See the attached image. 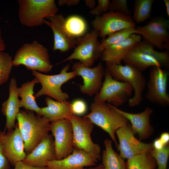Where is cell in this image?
Wrapping results in <instances>:
<instances>
[{
	"label": "cell",
	"mask_w": 169,
	"mask_h": 169,
	"mask_svg": "<svg viewBox=\"0 0 169 169\" xmlns=\"http://www.w3.org/2000/svg\"><path fill=\"white\" fill-rule=\"evenodd\" d=\"M16 119L27 155L49 134L50 121L44 116L35 115L33 111L25 110L20 111Z\"/></svg>",
	"instance_id": "1"
},
{
	"label": "cell",
	"mask_w": 169,
	"mask_h": 169,
	"mask_svg": "<svg viewBox=\"0 0 169 169\" xmlns=\"http://www.w3.org/2000/svg\"><path fill=\"white\" fill-rule=\"evenodd\" d=\"M13 65H24L28 70L45 73L50 72L53 65L47 49L36 40L23 44L13 59Z\"/></svg>",
	"instance_id": "2"
},
{
	"label": "cell",
	"mask_w": 169,
	"mask_h": 169,
	"mask_svg": "<svg viewBox=\"0 0 169 169\" xmlns=\"http://www.w3.org/2000/svg\"><path fill=\"white\" fill-rule=\"evenodd\" d=\"M90 110V112L84 117L107 133L117 147L115 131L127 124L128 120L117 111L115 106L106 102H94L91 105Z\"/></svg>",
	"instance_id": "3"
},
{
	"label": "cell",
	"mask_w": 169,
	"mask_h": 169,
	"mask_svg": "<svg viewBox=\"0 0 169 169\" xmlns=\"http://www.w3.org/2000/svg\"><path fill=\"white\" fill-rule=\"evenodd\" d=\"M18 17L20 23L29 27L40 26L45 18L57 14L54 0H18Z\"/></svg>",
	"instance_id": "4"
},
{
	"label": "cell",
	"mask_w": 169,
	"mask_h": 169,
	"mask_svg": "<svg viewBox=\"0 0 169 169\" xmlns=\"http://www.w3.org/2000/svg\"><path fill=\"white\" fill-rule=\"evenodd\" d=\"M106 63V69L113 78L116 80L130 84L134 91L133 97L128 100L130 107L139 105L142 100V95L146 85V81L141 71L129 64L122 65Z\"/></svg>",
	"instance_id": "5"
},
{
	"label": "cell",
	"mask_w": 169,
	"mask_h": 169,
	"mask_svg": "<svg viewBox=\"0 0 169 169\" xmlns=\"http://www.w3.org/2000/svg\"><path fill=\"white\" fill-rule=\"evenodd\" d=\"M70 66L69 64H66L60 73L55 75L45 74L37 71H32L33 74L38 79L41 85V89L34 95L35 98L46 95L59 102L67 101L69 96L63 92L61 86L64 83L77 76L74 71L68 72Z\"/></svg>",
	"instance_id": "6"
},
{
	"label": "cell",
	"mask_w": 169,
	"mask_h": 169,
	"mask_svg": "<svg viewBox=\"0 0 169 169\" xmlns=\"http://www.w3.org/2000/svg\"><path fill=\"white\" fill-rule=\"evenodd\" d=\"M104 80L101 88L94 98V102H104L108 101L116 107L124 104L131 98L133 89L127 82L114 79L105 69Z\"/></svg>",
	"instance_id": "7"
},
{
	"label": "cell",
	"mask_w": 169,
	"mask_h": 169,
	"mask_svg": "<svg viewBox=\"0 0 169 169\" xmlns=\"http://www.w3.org/2000/svg\"><path fill=\"white\" fill-rule=\"evenodd\" d=\"M68 119L72 126L74 148L83 150L100 160L101 157L100 147L92 141L91 136L94 124L87 118L73 115Z\"/></svg>",
	"instance_id": "8"
},
{
	"label": "cell",
	"mask_w": 169,
	"mask_h": 169,
	"mask_svg": "<svg viewBox=\"0 0 169 169\" xmlns=\"http://www.w3.org/2000/svg\"><path fill=\"white\" fill-rule=\"evenodd\" d=\"M99 32L94 29L76 39L73 53L59 64L68 60L77 59L85 65L91 67L101 56L103 50L98 40Z\"/></svg>",
	"instance_id": "9"
},
{
	"label": "cell",
	"mask_w": 169,
	"mask_h": 169,
	"mask_svg": "<svg viewBox=\"0 0 169 169\" xmlns=\"http://www.w3.org/2000/svg\"><path fill=\"white\" fill-rule=\"evenodd\" d=\"M136 34L159 49H169V20L162 16L152 18L143 26L136 27Z\"/></svg>",
	"instance_id": "10"
},
{
	"label": "cell",
	"mask_w": 169,
	"mask_h": 169,
	"mask_svg": "<svg viewBox=\"0 0 169 169\" xmlns=\"http://www.w3.org/2000/svg\"><path fill=\"white\" fill-rule=\"evenodd\" d=\"M91 24L94 29L99 33L103 38L122 29L136 27L132 18L119 12L109 11L99 16H96Z\"/></svg>",
	"instance_id": "11"
},
{
	"label": "cell",
	"mask_w": 169,
	"mask_h": 169,
	"mask_svg": "<svg viewBox=\"0 0 169 169\" xmlns=\"http://www.w3.org/2000/svg\"><path fill=\"white\" fill-rule=\"evenodd\" d=\"M168 72L161 67H152L147 84L145 98L150 102L162 106L169 105V95L167 91Z\"/></svg>",
	"instance_id": "12"
},
{
	"label": "cell",
	"mask_w": 169,
	"mask_h": 169,
	"mask_svg": "<svg viewBox=\"0 0 169 169\" xmlns=\"http://www.w3.org/2000/svg\"><path fill=\"white\" fill-rule=\"evenodd\" d=\"M50 131L54 137L56 160L64 158L70 154L73 146V128L68 119H63L51 122Z\"/></svg>",
	"instance_id": "13"
},
{
	"label": "cell",
	"mask_w": 169,
	"mask_h": 169,
	"mask_svg": "<svg viewBox=\"0 0 169 169\" xmlns=\"http://www.w3.org/2000/svg\"><path fill=\"white\" fill-rule=\"evenodd\" d=\"M72 69L77 75L83 79V84L79 85L82 93L91 96L99 92L105 73L102 63L100 62L95 67L91 68L80 62H77L73 64Z\"/></svg>",
	"instance_id": "14"
},
{
	"label": "cell",
	"mask_w": 169,
	"mask_h": 169,
	"mask_svg": "<svg viewBox=\"0 0 169 169\" xmlns=\"http://www.w3.org/2000/svg\"><path fill=\"white\" fill-rule=\"evenodd\" d=\"M119 143L117 146L120 155L124 159L149 152L154 149L152 143H146L137 140L134 136L129 123L115 131Z\"/></svg>",
	"instance_id": "15"
},
{
	"label": "cell",
	"mask_w": 169,
	"mask_h": 169,
	"mask_svg": "<svg viewBox=\"0 0 169 169\" xmlns=\"http://www.w3.org/2000/svg\"><path fill=\"white\" fill-rule=\"evenodd\" d=\"M0 141L4 154L12 166L26 157L24 142L17 123L14 129L7 133L5 130L0 131Z\"/></svg>",
	"instance_id": "16"
},
{
	"label": "cell",
	"mask_w": 169,
	"mask_h": 169,
	"mask_svg": "<svg viewBox=\"0 0 169 169\" xmlns=\"http://www.w3.org/2000/svg\"><path fill=\"white\" fill-rule=\"evenodd\" d=\"M45 19L44 23L52 30L54 37V51L59 50L66 52L75 47L76 39L71 35L67 31L65 25V18L61 14H57Z\"/></svg>",
	"instance_id": "17"
},
{
	"label": "cell",
	"mask_w": 169,
	"mask_h": 169,
	"mask_svg": "<svg viewBox=\"0 0 169 169\" xmlns=\"http://www.w3.org/2000/svg\"><path fill=\"white\" fill-rule=\"evenodd\" d=\"M98 160L84 151L75 148L72 153L62 159L48 161L49 169H86L95 166Z\"/></svg>",
	"instance_id": "18"
},
{
	"label": "cell",
	"mask_w": 169,
	"mask_h": 169,
	"mask_svg": "<svg viewBox=\"0 0 169 169\" xmlns=\"http://www.w3.org/2000/svg\"><path fill=\"white\" fill-rule=\"evenodd\" d=\"M56 159L54 139L48 135L22 161L38 167H46L48 161Z\"/></svg>",
	"instance_id": "19"
},
{
	"label": "cell",
	"mask_w": 169,
	"mask_h": 169,
	"mask_svg": "<svg viewBox=\"0 0 169 169\" xmlns=\"http://www.w3.org/2000/svg\"><path fill=\"white\" fill-rule=\"evenodd\" d=\"M18 89L17 79L13 77L9 85L8 98L2 103L1 108L2 113L6 118L4 130L8 131L15 128L17 116L20 111Z\"/></svg>",
	"instance_id": "20"
},
{
	"label": "cell",
	"mask_w": 169,
	"mask_h": 169,
	"mask_svg": "<svg viewBox=\"0 0 169 169\" xmlns=\"http://www.w3.org/2000/svg\"><path fill=\"white\" fill-rule=\"evenodd\" d=\"M141 36L134 34L127 39L105 49L100 58L102 60L110 63L119 64L129 51L141 41Z\"/></svg>",
	"instance_id": "21"
},
{
	"label": "cell",
	"mask_w": 169,
	"mask_h": 169,
	"mask_svg": "<svg viewBox=\"0 0 169 169\" xmlns=\"http://www.w3.org/2000/svg\"><path fill=\"white\" fill-rule=\"evenodd\" d=\"M115 109L130 121L132 132L134 134H137L140 139H147L151 135L153 130L150 124L149 119L153 111L150 108L147 107L143 111L138 114L128 113L116 107Z\"/></svg>",
	"instance_id": "22"
},
{
	"label": "cell",
	"mask_w": 169,
	"mask_h": 169,
	"mask_svg": "<svg viewBox=\"0 0 169 169\" xmlns=\"http://www.w3.org/2000/svg\"><path fill=\"white\" fill-rule=\"evenodd\" d=\"M47 106L41 108V115L50 122L63 119H68L72 114L71 103L67 101L60 102L47 97L45 99Z\"/></svg>",
	"instance_id": "23"
},
{
	"label": "cell",
	"mask_w": 169,
	"mask_h": 169,
	"mask_svg": "<svg viewBox=\"0 0 169 169\" xmlns=\"http://www.w3.org/2000/svg\"><path fill=\"white\" fill-rule=\"evenodd\" d=\"M136 44L129 51L123 60L125 64L135 66L141 71L150 67L161 68L156 59L141 50Z\"/></svg>",
	"instance_id": "24"
},
{
	"label": "cell",
	"mask_w": 169,
	"mask_h": 169,
	"mask_svg": "<svg viewBox=\"0 0 169 169\" xmlns=\"http://www.w3.org/2000/svg\"><path fill=\"white\" fill-rule=\"evenodd\" d=\"M39 83L38 79L35 78L32 80L23 84L18 88L20 108L23 107L25 110L35 112L37 114L41 115V108L38 105L34 95V87L35 84ZM42 116V115H41Z\"/></svg>",
	"instance_id": "25"
},
{
	"label": "cell",
	"mask_w": 169,
	"mask_h": 169,
	"mask_svg": "<svg viewBox=\"0 0 169 169\" xmlns=\"http://www.w3.org/2000/svg\"><path fill=\"white\" fill-rule=\"evenodd\" d=\"M102 160L104 169H126V162L113 149L112 140L106 139L104 142Z\"/></svg>",
	"instance_id": "26"
},
{
	"label": "cell",
	"mask_w": 169,
	"mask_h": 169,
	"mask_svg": "<svg viewBox=\"0 0 169 169\" xmlns=\"http://www.w3.org/2000/svg\"><path fill=\"white\" fill-rule=\"evenodd\" d=\"M65 25L68 33L76 39L84 36L88 29L85 19L77 15H72L65 18Z\"/></svg>",
	"instance_id": "27"
},
{
	"label": "cell",
	"mask_w": 169,
	"mask_h": 169,
	"mask_svg": "<svg viewBox=\"0 0 169 169\" xmlns=\"http://www.w3.org/2000/svg\"><path fill=\"white\" fill-rule=\"evenodd\" d=\"M156 160L149 152L135 156L127 160L126 169H155Z\"/></svg>",
	"instance_id": "28"
},
{
	"label": "cell",
	"mask_w": 169,
	"mask_h": 169,
	"mask_svg": "<svg viewBox=\"0 0 169 169\" xmlns=\"http://www.w3.org/2000/svg\"><path fill=\"white\" fill-rule=\"evenodd\" d=\"M154 0H136L134 6V21L138 23L146 21L151 17Z\"/></svg>",
	"instance_id": "29"
},
{
	"label": "cell",
	"mask_w": 169,
	"mask_h": 169,
	"mask_svg": "<svg viewBox=\"0 0 169 169\" xmlns=\"http://www.w3.org/2000/svg\"><path fill=\"white\" fill-rule=\"evenodd\" d=\"M136 45L142 51L156 59L161 67H169V54L168 51L159 52L155 50L154 48V46L145 40L140 41Z\"/></svg>",
	"instance_id": "30"
},
{
	"label": "cell",
	"mask_w": 169,
	"mask_h": 169,
	"mask_svg": "<svg viewBox=\"0 0 169 169\" xmlns=\"http://www.w3.org/2000/svg\"><path fill=\"white\" fill-rule=\"evenodd\" d=\"M134 34H136V27L125 28L117 31L102 39L100 42L101 48L104 50L107 47L123 41Z\"/></svg>",
	"instance_id": "31"
},
{
	"label": "cell",
	"mask_w": 169,
	"mask_h": 169,
	"mask_svg": "<svg viewBox=\"0 0 169 169\" xmlns=\"http://www.w3.org/2000/svg\"><path fill=\"white\" fill-rule=\"evenodd\" d=\"M13 59L8 53L0 52V86L8 80L11 72Z\"/></svg>",
	"instance_id": "32"
},
{
	"label": "cell",
	"mask_w": 169,
	"mask_h": 169,
	"mask_svg": "<svg viewBox=\"0 0 169 169\" xmlns=\"http://www.w3.org/2000/svg\"><path fill=\"white\" fill-rule=\"evenodd\" d=\"M149 153L156 160L157 169H167L169 156V146L167 144L161 150H157L154 149Z\"/></svg>",
	"instance_id": "33"
},
{
	"label": "cell",
	"mask_w": 169,
	"mask_h": 169,
	"mask_svg": "<svg viewBox=\"0 0 169 169\" xmlns=\"http://www.w3.org/2000/svg\"><path fill=\"white\" fill-rule=\"evenodd\" d=\"M109 11L119 12L126 15L130 16L131 12L129 10L126 0H112L110 1Z\"/></svg>",
	"instance_id": "34"
},
{
	"label": "cell",
	"mask_w": 169,
	"mask_h": 169,
	"mask_svg": "<svg viewBox=\"0 0 169 169\" xmlns=\"http://www.w3.org/2000/svg\"><path fill=\"white\" fill-rule=\"evenodd\" d=\"M98 4L93 9L91 10L89 13L93 16H99L107 12L110 2L109 0H98Z\"/></svg>",
	"instance_id": "35"
},
{
	"label": "cell",
	"mask_w": 169,
	"mask_h": 169,
	"mask_svg": "<svg viewBox=\"0 0 169 169\" xmlns=\"http://www.w3.org/2000/svg\"><path fill=\"white\" fill-rule=\"evenodd\" d=\"M71 108L72 114L77 116L85 114L87 111V106L83 100L77 99L71 103Z\"/></svg>",
	"instance_id": "36"
},
{
	"label": "cell",
	"mask_w": 169,
	"mask_h": 169,
	"mask_svg": "<svg viewBox=\"0 0 169 169\" xmlns=\"http://www.w3.org/2000/svg\"><path fill=\"white\" fill-rule=\"evenodd\" d=\"M10 163L4 154L0 141V169H9Z\"/></svg>",
	"instance_id": "37"
},
{
	"label": "cell",
	"mask_w": 169,
	"mask_h": 169,
	"mask_svg": "<svg viewBox=\"0 0 169 169\" xmlns=\"http://www.w3.org/2000/svg\"><path fill=\"white\" fill-rule=\"evenodd\" d=\"M14 166V169H49L47 166L44 167L35 166L26 164L22 161L17 163Z\"/></svg>",
	"instance_id": "38"
},
{
	"label": "cell",
	"mask_w": 169,
	"mask_h": 169,
	"mask_svg": "<svg viewBox=\"0 0 169 169\" xmlns=\"http://www.w3.org/2000/svg\"><path fill=\"white\" fill-rule=\"evenodd\" d=\"M80 1L79 0H59L58 1V3L60 6L66 5L70 7L77 5Z\"/></svg>",
	"instance_id": "39"
},
{
	"label": "cell",
	"mask_w": 169,
	"mask_h": 169,
	"mask_svg": "<svg viewBox=\"0 0 169 169\" xmlns=\"http://www.w3.org/2000/svg\"><path fill=\"white\" fill-rule=\"evenodd\" d=\"M154 149L157 150L162 149L165 146L159 138L155 139L152 143Z\"/></svg>",
	"instance_id": "40"
},
{
	"label": "cell",
	"mask_w": 169,
	"mask_h": 169,
	"mask_svg": "<svg viewBox=\"0 0 169 169\" xmlns=\"http://www.w3.org/2000/svg\"><path fill=\"white\" fill-rule=\"evenodd\" d=\"M159 138L163 144L166 146L169 143V134L167 132H163L161 134Z\"/></svg>",
	"instance_id": "41"
},
{
	"label": "cell",
	"mask_w": 169,
	"mask_h": 169,
	"mask_svg": "<svg viewBox=\"0 0 169 169\" xmlns=\"http://www.w3.org/2000/svg\"><path fill=\"white\" fill-rule=\"evenodd\" d=\"M84 2L86 6L92 10L95 7L96 1L95 0H85Z\"/></svg>",
	"instance_id": "42"
},
{
	"label": "cell",
	"mask_w": 169,
	"mask_h": 169,
	"mask_svg": "<svg viewBox=\"0 0 169 169\" xmlns=\"http://www.w3.org/2000/svg\"><path fill=\"white\" fill-rule=\"evenodd\" d=\"M6 45L2 36V31L0 27V52L3 51L5 49Z\"/></svg>",
	"instance_id": "43"
},
{
	"label": "cell",
	"mask_w": 169,
	"mask_h": 169,
	"mask_svg": "<svg viewBox=\"0 0 169 169\" xmlns=\"http://www.w3.org/2000/svg\"><path fill=\"white\" fill-rule=\"evenodd\" d=\"M163 2L166 7V13L168 17H169V0H163Z\"/></svg>",
	"instance_id": "44"
},
{
	"label": "cell",
	"mask_w": 169,
	"mask_h": 169,
	"mask_svg": "<svg viewBox=\"0 0 169 169\" xmlns=\"http://www.w3.org/2000/svg\"><path fill=\"white\" fill-rule=\"evenodd\" d=\"M86 169H104L102 164H100L95 166H91L89 168H86Z\"/></svg>",
	"instance_id": "45"
}]
</instances>
